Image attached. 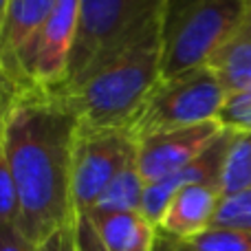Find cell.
<instances>
[{
    "label": "cell",
    "instance_id": "1",
    "mask_svg": "<svg viewBox=\"0 0 251 251\" xmlns=\"http://www.w3.org/2000/svg\"><path fill=\"white\" fill-rule=\"evenodd\" d=\"M2 148L20 199V229L33 243L75 221L77 117L55 91L18 88L0 115Z\"/></svg>",
    "mask_w": 251,
    "mask_h": 251
},
{
    "label": "cell",
    "instance_id": "2",
    "mask_svg": "<svg viewBox=\"0 0 251 251\" xmlns=\"http://www.w3.org/2000/svg\"><path fill=\"white\" fill-rule=\"evenodd\" d=\"M161 26L101 62L71 88L55 91L77 117L79 128L132 130L161 84Z\"/></svg>",
    "mask_w": 251,
    "mask_h": 251
},
{
    "label": "cell",
    "instance_id": "3",
    "mask_svg": "<svg viewBox=\"0 0 251 251\" xmlns=\"http://www.w3.org/2000/svg\"><path fill=\"white\" fill-rule=\"evenodd\" d=\"M251 16V0H165L161 77L205 66Z\"/></svg>",
    "mask_w": 251,
    "mask_h": 251
},
{
    "label": "cell",
    "instance_id": "4",
    "mask_svg": "<svg viewBox=\"0 0 251 251\" xmlns=\"http://www.w3.org/2000/svg\"><path fill=\"white\" fill-rule=\"evenodd\" d=\"M163 4L165 0H79L77 38L62 88L75 86L101 62L159 29Z\"/></svg>",
    "mask_w": 251,
    "mask_h": 251
},
{
    "label": "cell",
    "instance_id": "5",
    "mask_svg": "<svg viewBox=\"0 0 251 251\" xmlns=\"http://www.w3.org/2000/svg\"><path fill=\"white\" fill-rule=\"evenodd\" d=\"M225 100L227 88L214 69L199 66L172 79H161L130 132L139 139L163 130L218 122Z\"/></svg>",
    "mask_w": 251,
    "mask_h": 251
},
{
    "label": "cell",
    "instance_id": "6",
    "mask_svg": "<svg viewBox=\"0 0 251 251\" xmlns=\"http://www.w3.org/2000/svg\"><path fill=\"white\" fill-rule=\"evenodd\" d=\"M79 0H57L53 11L20 53L13 71V88L57 91L69 75L71 53L77 38Z\"/></svg>",
    "mask_w": 251,
    "mask_h": 251
},
{
    "label": "cell",
    "instance_id": "7",
    "mask_svg": "<svg viewBox=\"0 0 251 251\" xmlns=\"http://www.w3.org/2000/svg\"><path fill=\"white\" fill-rule=\"evenodd\" d=\"M137 154L130 130L79 128L73 146V203L77 212L95 207L115 174Z\"/></svg>",
    "mask_w": 251,
    "mask_h": 251
},
{
    "label": "cell",
    "instance_id": "8",
    "mask_svg": "<svg viewBox=\"0 0 251 251\" xmlns=\"http://www.w3.org/2000/svg\"><path fill=\"white\" fill-rule=\"evenodd\" d=\"M221 130L223 126L218 122H207L190 128L163 130V132L139 137L137 168L146 185L161 181L192 163L221 134Z\"/></svg>",
    "mask_w": 251,
    "mask_h": 251
},
{
    "label": "cell",
    "instance_id": "9",
    "mask_svg": "<svg viewBox=\"0 0 251 251\" xmlns=\"http://www.w3.org/2000/svg\"><path fill=\"white\" fill-rule=\"evenodd\" d=\"M229 141H231V130L223 128L221 134L192 163H187L183 170L161 178V181L148 183L146 192H143V203H141L143 216L159 227L170 201H172V196L181 187L194 185V183H221V174H223V165H225L227 150H229Z\"/></svg>",
    "mask_w": 251,
    "mask_h": 251
},
{
    "label": "cell",
    "instance_id": "10",
    "mask_svg": "<svg viewBox=\"0 0 251 251\" xmlns=\"http://www.w3.org/2000/svg\"><path fill=\"white\" fill-rule=\"evenodd\" d=\"M221 183H194L185 185L172 196L159 227L176 238L190 240L214 225L221 207Z\"/></svg>",
    "mask_w": 251,
    "mask_h": 251
},
{
    "label": "cell",
    "instance_id": "11",
    "mask_svg": "<svg viewBox=\"0 0 251 251\" xmlns=\"http://www.w3.org/2000/svg\"><path fill=\"white\" fill-rule=\"evenodd\" d=\"M57 0H9L2 35H0V79L11 91L16 62L25 47L40 31Z\"/></svg>",
    "mask_w": 251,
    "mask_h": 251
},
{
    "label": "cell",
    "instance_id": "12",
    "mask_svg": "<svg viewBox=\"0 0 251 251\" xmlns=\"http://www.w3.org/2000/svg\"><path fill=\"white\" fill-rule=\"evenodd\" d=\"M106 251H154L156 225L141 212H86Z\"/></svg>",
    "mask_w": 251,
    "mask_h": 251
},
{
    "label": "cell",
    "instance_id": "13",
    "mask_svg": "<svg viewBox=\"0 0 251 251\" xmlns=\"http://www.w3.org/2000/svg\"><path fill=\"white\" fill-rule=\"evenodd\" d=\"M227 93L251 88V16L207 62Z\"/></svg>",
    "mask_w": 251,
    "mask_h": 251
},
{
    "label": "cell",
    "instance_id": "14",
    "mask_svg": "<svg viewBox=\"0 0 251 251\" xmlns=\"http://www.w3.org/2000/svg\"><path fill=\"white\" fill-rule=\"evenodd\" d=\"M146 181L137 168V154L115 174V178L106 185L95 207L88 212H141Z\"/></svg>",
    "mask_w": 251,
    "mask_h": 251
},
{
    "label": "cell",
    "instance_id": "15",
    "mask_svg": "<svg viewBox=\"0 0 251 251\" xmlns=\"http://www.w3.org/2000/svg\"><path fill=\"white\" fill-rule=\"evenodd\" d=\"M251 187V132H231L229 150L221 174L223 196Z\"/></svg>",
    "mask_w": 251,
    "mask_h": 251
},
{
    "label": "cell",
    "instance_id": "16",
    "mask_svg": "<svg viewBox=\"0 0 251 251\" xmlns=\"http://www.w3.org/2000/svg\"><path fill=\"white\" fill-rule=\"evenodd\" d=\"M190 245L196 251H251V231L212 225L190 238Z\"/></svg>",
    "mask_w": 251,
    "mask_h": 251
},
{
    "label": "cell",
    "instance_id": "17",
    "mask_svg": "<svg viewBox=\"0 0 251 251\" xmlns=\"http://www.w3.org/2000/svg\"><path fill=\"white\" fill-rule=\"evenodd\" d=\"M216 227H231V229L251 231V187L236 194L223 196L221 207L214 218Z\"/></svg>",
    "mask_w": 251,
    "mask_h": 251
},
{
    "label": "cell",
    "instance_id": "18",
    "mask_svg": "<svg viewBox=\"0 0 251 251\" xmlns=\"http://www.w3.org/2000/svg\"><path fill=\"white\" fill-rule=\"evenodd\" d=\"M218 124L231 132H251V88L227 93Z\"/></svg>",
    "mask_w": 251,
    "mask_h": 251
},
{
    "label": "cell",
    "instance_id": "19",
    "mask_svg": "<svg viewBox=\"0 0 251 251\" xmlns=\"http://www.w3.org/2000/svg\"><path fill=\"white\" fill-rule=\"evenodd\" d=\"M0 225H20V199L2 148V132H0Z\"/></svg>",
    "mask_w": 251,
    "mask_h": 251
},
{
    "label": "cell",
    "instance_id": "20",
    "mask_svg": "<svg viewBox=\"0 0 251 251\" xmlns=\"http://www.w3.org/2000/svg\"><path fill=\"white\" fill-rule=\"evenodd\" d=\"M38 251H79L77 225H75V221L66 223V225L57 227L53 234H49L47 238L38 245Z\"/></svg>",
    "mask_w": 251,
    "mask_h": 251
},
{
    "label": "cell",
    "instance_id": "21",
    "mask_svg": "<svg viewBox=\"0 0 251 251\" xmlns=\"http://www.w3.org/2000/svg\"><path fill=\"white\" fill-rule=\"evenodd\" d=\"M0 251H38V243H33L20 225H0Z\"/></svg>",
    "mask_w": 251,
    "mask_h": 251
},
{
    "label": "cell",
    "instance_id": "22",
    "mask_svg": "<svg viewBox=\"0 0 251 251\" xmlns=\"http://www.w3.org/2000/svg\"><path fill=\"white\" fill-rule=\"evenodd\" d=\"M75 225H77V243H79V251H106L86 212H77Z\"/></svg>",
    "mask_w": 251,
    "mask_h": 251
},
{
    "label": "cell",
    "instance_id": "23",
    "mask_svg": "<svg viewBox=\"0 0 251 251\" xmlns=\"http://www.w3.org/2000/svg\"><path fill=\"white\" fill-rule=\"evenodd\" d=\"M154 251H196L190 245V240L176 238V236L163 231L161 227H156V240H154Z\"/></svg>",
    "mask_w": 251,
    "mask_h": 251
},
{
    "label": "cell",
    "instance_id": "24",
    "mask_svg": "<svg viewBox=\"0 0 251 251\" xmlns=\"http://www.w3.org/2000/svg\"><path fill=\"white\" fill-rule=\"evenodd\" d=\"M7 9H9V0H0V35H2V26H4V18H7Z\"/></svg>",
    "mask_w": 251,
    "mask_h": 251
}]
</instances>
